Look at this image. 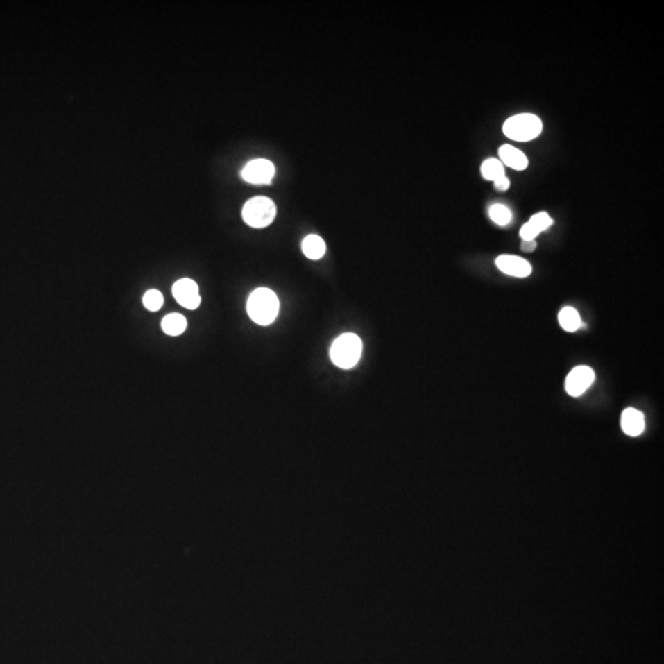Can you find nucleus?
Returning a JSON list of instances; mask_svg holds the SVG:
<instances>
[{
	"label": "nucleus",
	"instance_id": "obj_1",
	"mask_svg": "<svg viewBox=\"0 0 664 664\" xmlns=\"http://www.w3.org/2000/svg\"><path fill=\"white\" fill-rule=\"evenodd\" d=\"M248 314L251 320L259 325H270L275 321L280 300L273 291L269 288H257L250 294L248 300Z\"/></svg>",
	"mask_w": 664,
	"mask_h": 664
},
{
	"label": "nucleus",
	"instance_id": "obj_2",
	"mask_svg": "<svg viewBox=\"0 0 664 664\" xmlns=\"http://www.w3.org/2000/svg\"><path fill=\"white\" fill-rule=\"evenodd\" d=\"M362 340L355 334H343L331 346L330 357L332 363L342 369L355 367L362 356Z\"/></svg>",
	"mask_w": 664,
	"mask_h": 664
},
{
	"label": "nucleus",
	"instance_id": "obj_3",
	"mask_svg": "<svg viewBox=\"0 0 664 664\" xmlns=\"http://www.w3.org/2000/svg\"><path fill=\"white\" fill-rule=\"evenodd\" d=\"M541 119L533 114H519L508 119L503 124V133L516 142H529L540 135Z\"/></svg>",
	"mask_w": 664,
	"mask_h": 664
},
{
	"label": "nucleus",
	"instance_id": "obj_4",
	"mask_svg": "<svg viewBox=\"0 0 664 664\" xmlns=\"http://www.w3.org/2000/svg\"><path fill=\"white\" fill-rule=\"evenodd\" d=\"M277 214L275 202L264 196L248 200L243 208V219L253 228H266L275 221Z\"/></svg>",
	"mask_w": 664,
	"mask_h": 664
},
{
	"label": "nucleus",
	"instance_id": "obj_5",
	"mask_svg": "<svg viewBox=\"0 0 664 664\" xmlns=\"http://www.w3.org/2000/svg\"><path fill=\"white\" fill-rule=\"evenodd\" d=\"M275 173L273 162L267 159H255L246 164L241 171V176L250 184L262 185L270 184L272 178H275Z\"/></svg>",
	"mask_w": 664,
	"mask_h": 664
},
{
	"label": "nucleus",
	"instance_id": "obj_6",
	"mask_svg": "<svg viewBox=\"0 0 664 664\" xmlns=\"http://www.w3.org/2000/svg\"><path fill=\"white\" fill-rule=\"evenodd\" d=\"M173 296L184 308L195 310L201 304L200 291L195 281L189 278L178 280L173 286Z\"/></svg>",
	"mask_w": 664,
	"mask_h": 664
},
{
	"label": "nucleus",
	"instance_id": "obj_7",
	"mask_svg": "<svg viewBox=\"0 0 664 664\" xmlns=\"http://www.w3.org/2000/svg\"><path fill=\"white\" fill-rule=\"evenodd\" d=\"M594 378L595 375L592 368L586 367V366L574 368L567 375L566 384H565L567 394L571 395L573 398L581 396L593 384Z\"/></svg>",
	"mask_w": 664,
	"mask_h": 664
},
{
	"label": "nucleus",
	"instance_id": "obj_8",
	"mask_svg": "<svg viewBox=\"0 0 664 664\" xmlns=\"http://www.w3.org/2000/svg\"><path fill=\"white\" fill-rule=\"evenodd\" d=\"M496 265L503 273L508 275H513L518 278H524L531 275V265L527 259H522L519 256L513 255H502L497 257Z\"/></svg>",
	"mask_w": 664,
	"mask_h": 664
},
{
	"label": "nucleus",
	"instance_id": "obj_9",
	"mask_svg": "<svg viewBox=\"0 0 664 664\" xmlns=\"http://www.w3.org/2000/svg\"><path fill=\"white\" fill-rule=\"evenodd\" d=\"M552 223H554L552 218L545 212L536 213L524 224L519 232V235L522 240H535L541 232L549 229L552 225Z\"/></svg>",
	"mask_w": 664,
	"mask_h": 664
},
{
	"label": "nucleus",
	"instance_id": "obj_10",
	"mask_svg": "<svg viewBox=\"0 0 664 664\" xmlns=\"http://www.w3.org/2000/svg\"><path fill=\"white\" fill-rule=\"evenodd\" d=\"M621 428L630 437H638L645 429V417L636 409H625L621 415Z\"/></svg>",
	"mask_w": 664,
	"mask_h": 664
},
{
	"label": "nucleus",
	"instance_id": "obj_11",
	"mask_svg": "<svg viewBox=\"0 0 664 664\" xmlns=\"http://www.w3.org/2000/svg\"><path fill=\"white\" fill-rule=\"evenodd\" d=\"M498 154L501 158V162L506 164L507 167L514 169V170L522 171L528 167V158L525 157L523 151H520L517 148L509 146V144H504V146H501L500 151H498Z\"/></svg>",
	"mask_w": 664,
	"mask_h": 664
},
{
	"label": "nucleus",
	"instance_id": "obj_12",
	"mask_svg": "<svg viewBox=\"0 0 664 664\" xmlns=\"http://www.w3.org/2000/svg\"><path fill=\"white\" fill-rule=\"evenodd\" d=\"M302 250L308 259H320L325 255L326 245L319 235L312 234L303 240Z\"/></svg>",
	"mask_w": 664,
	"mask_h": 664
},
{
	"label": "nucleus",
	"instance_id": "obj_13",
	"mask_svg": "<svg viewBox=\"0 0 664 664\" xmlns=\"http://www.w3.org/2000/svg\"><path fill=\"white\" fill-rule=\"evenodd\" d=\"M162 327L167 335L178 336L184 334L187 327V321L181 314H169L162 319Z\"/></svg>",
	"mask_w": 664,
	"mask_h": 664
},
{
	"label": "nucleus",
	"instance_id": "obj_14",
	"mask_svg": "<svg viewBox=\"0 0 664 664\" xmlns=\"http://www.w3.org/2000/svg\"><path fill=\"white\" fill-rule=\"evenodd\" d=\"M559 323L561 325L562 329L567 332H574L584 326L577 310L571 307L562 309L559 314Z\"/></svg>",
	"mask_w": 664,
	"mask_h": 664
},
{
	"label": "nucleus",
	"instance_id": "obj_15",
	"mask_svg": "<svg viewBox=\"0 0 664 664\" xmlns=\"http://www.w3.org/2000/svg\"><path fill=\"white\" fill-rule=\"evenodd\" d=\"M481 175L484 176V178H486L488 181H493V182H495L496 180H498V178L506 176L502 162H501V160H498V159H495V158L487 159V160L482 162V165H481Z\"/></svg>",
	"mask_w": 664,
	"mask_h": 664
},
{
	"label": "nucleus",
	"instance_id": "obj_16",
	"mask_svg": "<svg viewBox=\"0 0 664 664\" xmlns=\"http://www.w3.org/2000/svg\"><path fill=\"white\" fill-rule=\"evenodd\" d=\"M490 218L498 225H507L512 221V212L504 205H493L490 208Z\"/></svg>",
	"mask_w": 664,
	"mask_h": 664
},
{
	"label": "nucleus",
	"instance_id": "obj_17",
	"mask_svg": "<svg viewBox=\"0 0 664 664\" xmlns=\"http://www.w3.org/2000/svg\"><path fill=\"white\" fill-rule=\"evenodd\" d=\"M164 304V297L162 293L157 289H151L144 294L143 297V305L146 307L149 312H158L162 308Z\"/></svg>",
	"mask_w": 664,
	"mask_h": 664
},
{
	"label": "nucleus",
	"instance_id": "obj_18",
	"mask_svg": "<svg viewBox=\"0 0 664 664\" xmlns=\"http://www.w3.org/2000/svg\"><path fill=\"white\" fill-rule=\"evenodd\" d=\"M493 184H495V187H496V189L501 191V192L507 191V189H509V186H511V182H509V180H508L507 176H502V178H498V180H496Z\"/></svg>",
	"mask_w": 664,
	"mask_h": 664
},
{
	"label": "nucleus",
	"instance_id": "obj_19",
	"mask_svg": "<svg viewBox=\"0 0 664 664\" xmlns=\"http://www.w3.org/2000/svg\"><path fill=\"white\" fill-rule=\"evenodd\" d=\"M520 248L524 253H533L536 248V241L535 240H523Z\"/></svg>",
	"mask_w": 664,
	"mask_h": 664
}]
</instances>
